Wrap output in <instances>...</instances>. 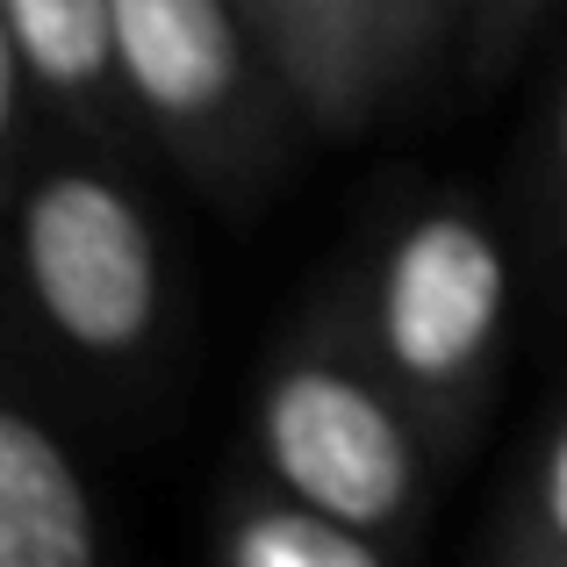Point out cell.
<instances>
[{
    "label": "cell",
    "mask_w": 567,
    "mask_h": 567,
    "mask_svg": "<svg viewBox=\"0 0 567 567\" xmlns=\"http://www.w3.org/2000/svg\"><path fill=\"white\" fill-rule=\"evenodd\" d=\"M245 8H251V0H245Z\"/></svg>",
    "instance_id": "4fadbf2b"
},
{
    "label": "cell",
    "mask_w": 567,
    "mask_h": 567,
    "mask_svg": "<svg viewBox=\"0 0 567 567\" xmlns=\"http://www.w3.org/2000/svg\"><path fill=\"white\" fill-rule=\"evenodd\" d=\"M251 29L295 115L323 137H360L410 86L395 0H251Z\"/></svg>",
    "instance_id": "5b68a950"
},
{
    "label": "cell",
    "mask_w": 567,
    "mask_h": 567,
    "mask_svg": "<svg viewBox=\"0 0 567 567\" xmlns=\"http://www.w3.org/2000/svg\"><path fill=\"white\" fill-rule=\"evenodd\" d=\"M259 467L317 511L374 532L402 554L431 511V424L416 402L352 346H288L259 381Z\"/></svg>",
    "instance_id": "7a4b0ae2"
},
{
    "label": "cell",
    "mask_w": 567,
    "mask_h": 567,
    "mask_svg": "<svg viewBox=\"0 0 567 567\" xmlns=\"http://www.w3.org/2000/svg\"><path fill=\"white\" fill-rule=\"evenodd\" d=\"M130 115L216 202L266 181L280 109H295L245 0H115Z\"/></svg>",
    "instance_id": "3957f363"
},
{
    "label": "cell",
    "mask_w": 567,
    "mask_h": 567,
    "mask_svg": "<svg viewBox=\"0 0 567 567\" xmlns=\"http://www.w3.org/2000/svg\"><path fill=\"white\" fill-rule=\"evenodd\" d=\"M101 511L72 445L37 410H0V567H94Z\"/></svg>",
    "instance_id": "52a82bcc"
},
{
    "label": "cell",
    "mask_w": 567,
    "mask_h": 567,
    "mask_svg": "<svg viewBox=\"0 0 567 567\" xmlns=\"http://www.w3.org/2000/svg\"><path fill=\"white\" fill-rule=\"evenodd\" d=\"M511 245L460 194L395 216V230L381 237V259L367 274L360 346L416 402L439 445L482 416L503 331H511Z\"/></svg>",
    "instance_id": "6da1fadb"
},
{
    "label": "cell",
    "mask_w": 567,
    "mask_h": 567,
    "mask_svg": "<svg viewBox=\"0 0 567 567\" xmlns=\"http://www.w3.org/2000/svg\"><path fill=\"white\" fill-rule=\"evenodd\" d=\"M0 65H8V130L22 137V109L51 101L72 130L109 137L130 109L115 0H0Z\"/></svg>",
    "instance_id": "8992f818"
},
{
    "label": "cell",
    "mask_w": 567,
    "mask_h": 567,
    "mask_svg": "<svg viewBox=\"0 0 567 567\" xmlns=\"http://www.w3.org/2000/svg\"><path fill=\"white\" fill-rule=\"evenodd\" d=\"M503 554L532 560V567H567V402H560L554 424H546L539 453H532L525 488L511 496Z\"/></svg>",
    "instance_id": "9c48e42d"
},
{
    "label": "cell",
    "mask_w": 567,
    "mask_h": 567,
    "mask_svg": "<svg viewBox=\"0 0 567 567\" xmlns=\"http://www.w3.org/2000/svg\"><path fill=\"white\" fill-rule=\"evenodd\" d=\"M467 22H474V0H395V29H402V65H410V80L431 65V58L453 43H467Z\"/></svg>",
    "instance_id": "30bf717a"
},
{
    "label": "cell",
    "mask_w": 567,
    "mask_h": 567,
    "mask_svg": "<svg viewBox=\"0 0 567 567\" xmlns=\"http://www.w3.org/2000/svg\"><path fill=\"white\" fill-rule=\"evenodd\" d=\"M546 202L567 223V72L554 86V109H546Z\"/></svg>",
    "instance_id": "7c38bea8"
},
{
    "label": "cell",
    "mask_w": 567,
    "mask_h": 567,
    "mask_svg": "<svg viewBox=\"0 0 567 567\" xmlns=\"http://www.w3.org/2000/svg\"><path fill=\"white\" fill-rule=\"evenodd\" d=\"M554 8V0H474V22H467V51L482 72H496L503 58L517 51V43L539 29V14Z\"/></svg>",
    "instance_id": "8fae6325"
},
{
    "label": "cell",
    "mask_w": 567,
    "mask_h": 567,
    "mask_svg": "<svg viewBox=\"0 0 567 567\" xmlns=\"http://www.w3.org/2000/svg\"><path fill=\"white\" fill-rule=\"evenodd\" d=\"M22 295L43 338L86 367H130L166 323V251L144 202L101 166H43L14 208Z\"/></svg>",
    "instance_id": "277c9868"
},
{
    "label": "cell",
    "mask_w": 567,
    "mask_h": 567,
    "mask_svg": "<svg viewBox=\"0 0 567 567\" xmlns=\"http://www.w3.org/2000/svg\"><path fill=\"white\" fill-rule=\"evenodd\" d=\"M216 560L223 567H395V546L317 511L295 488L266 482V488H245V496L223 503Z\"/></svg>",
    "instance_id": "ba28073f"
}]
</instances>
